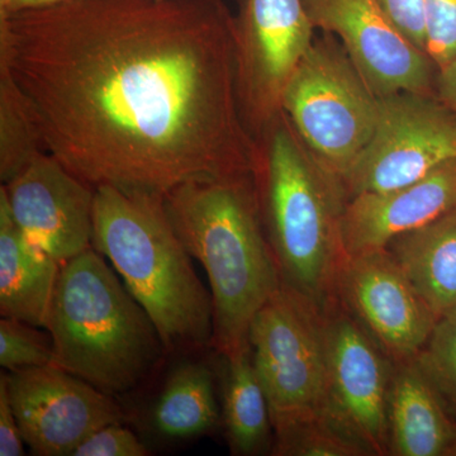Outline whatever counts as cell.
<instances>
[{
  "instance_id": "cell-1",
  "label": "cell",
  "mask_w": 456,
  "mask_h": 456,
  "mask_svg": "<svg viewBox=\"0 0 456 456\" xmlns=\"http://www.w3.org/2000/svg\"><path fill=\"white\" fill-rule=\"evenodd\" d=\"M235 32L224 0H71L0 17V64L66 169L164 200L255 174Z\"/></svg>"
},
{
  "instance_id": "cell-2",
  "label": "cell",
  "mask_w": 456,
  "mask_h": 456,
  "mask_svg": "<svg viewBox=\"0 0 456 456\" xmlns=\"http://www.w3.org/2000/svg\"><path fill=\"white\" fill-rule=\"evenodd\" d=\"M171 226L208 277L212 347L221 358L250 350L257 312L281 289L254 175L188 183L164 198Z\"/></svg>"
},
{
  "instance_id": "cell-3",
  "label": "cell",
  "mask_w": 456,
  "mask_h": 456,
  "mask_svg": "<svg viewBox=\"0 0 456 456\" xmlns=\"http://www.w3.org/2000/svg\"><path fill=\"white\" fill-rule=\"evenodd\" d=\"M261 217L281 281L325 310L345 254L341 179L305 145L281 110L256 140Z\"/></svg>"
},
{
  "instance_id": "cell-4",
  "label": "cell",
  "mask_w": 456,
  "mask_h": 456,
  "mask_svg": "<svg viewBox=\"0 0 456 456\" xmlns=\"http://www.w3.org/2000/svg\"><path fill=\"white\" fill-rule=\"evenodd\" d=\"M93 220V248L151 318L165 350L212 346V296L171 226L164 200L102 185Z\"/></svg>"
},
{
  "instance_id": "cell-5",
  "label": "cell",
  "mask_w": 456,
  "mask_h": 456,
  "mask_svg": "<svg viewBox=\"0 0 456 456\" xmlns=\"http://www.w3.org/2000/svg\"><path fill=\"white\" fill-rule=\"evenodd\" d=\"M47 331L53 365L113 397L139 386L165 350L151 318L93 246L62 264Z\"/></svg>"
},
{
  "instance_id": "cell-6",
  "label": "cell",
  "mask_w": 456,
  "mask_h": 456,
  "mask_svg": "<svg viewBox=\"0 0 456 456\" xmlns=\"http://www.w3.org/2000/svg\"><path fill=\"white\" fill-rule=\"evenodd\" d=\"M379 110L380 98L330 33L314 38L281 97L305 145L340 179L373 137Z\"/></svg>"
},
{
  "instance_id": "cell-7",
  "label": "cell",
  "mask_w": 456,
  "mask_h": 456,
  "mask_svg": "<svg viewBox=\"0 0 456 456\" xmlns=\"http://www.w3.org/2000/svg\"><path fill=\"white\" fill-rule=\"evenodd\" d=\"M248 345L274 430L327 415L322 308L281 284L254 317Z\"/></svg>"
},
{
  "instance_id": "cell-8",
  "label": "cell",
  "mask_w": 456,
  "mask_h": 456,
  "mask_svg": "<svg viewBox=\"0 0 456 456\" xmlns=\"http://www.w3.org/2000/svg\"><path fill=\"white\" fill-rule=\"evenodd\" d=\"M456 158V114L436 95L403 92L380 98L367 147L342 175L347 198L424 179Z\"/></svg>"
},
{
  "instance_id": "cell-9",
  "label": "cell",
  "mask_w": 456,
  "mask_h": 456,
  "mask_svg": "<svg viewBox=\"0 0 456 456\" xmlns=\"http://www.w3.org/2000/svg\"><path fill=\"white\" fill-rule=\"evenodd\" d=\"M303 0H242L236 17L240 112L256 141L281 112L285 86L314 41Z\"/></svg>"
},
{
  "instance_id": "cell-10",
  "label": "cell",
  "mask_w": 456,
  "mask_h": 456,
  "mask_svg": "<svg viewBox=\"0 0 456 456\" xmlns=\"http://www.w3.org/2000/svg\"><path fill=\"white\" fill-rule=\"evenodd\" d=\"M327 410L371 456L388 455L395 362L338 301L325 310Z\"/></svg>"
},
{
  "instance_id": "cell-11",
  "label": "cell",
  "mask_w": 456,
  "mask_h": 456,
  "mask_svg": "<svg viewBox=\"0 0 456 456\" xmlns=\"http://www.w3.org/2000/svg\"><path fill=\"white\" fill-rule=\"evenodd\" d=\"M314 28L334 35L379 98L436 95L437 69L395 25L378 0H303Z\"/></svg>"
},
{
  "instance_id": "cell-12",
  "label": "cell",
  "mask_w": 456,
  "mask_h": 456,
  "mask_svg": "<svg viewBox=\"0 0 456 456\" xmlns=\"http://www.w3.org/2000/svg\"><path fill=\"white\" fill-rule=\"evenodd\" d=\"M335 299L395 362L415 359L439 320L386 250L345 256Z\"/></svg>"
},
{
  "instance_id": "cell-13",
  "label": "cell",
  "mask_w": 456,
  "mask_h": 456,
  "mask_svg": "<svg viewBox=\"0 0 456 456\" xmlns=\"http://www.w3.org/2000/svg\"><path fill=\"white\" fill-rule=\"evenodd\" d=\"M9 395L33 455L71 456L92 432L122 421L113 395L56 365L7 374Z\"/></svg>"
},
{
  "instance_id": "cell-14",
  "label": "cell",
  "mask_w": 456,
  "mask_h": 456,
  "mask_svg": "<svg viewBox=\"0 0 456 456\" xmlns=\"http://www.w3.org/2000/svg\"><path fill=\"white\" fill-rule=\"evenodd\" d=\"M0 191L20 231L61 265L92 248L95 188L49 152H41Z\"/></svg>"
},
{
  "instance_id": "cell-15",
  "label": "cell",
  "mask_w": 456,
  "mask_h": 456,
  "mask_svg": "<svg viewBox=\"0 0 456 456\" xmlns=\"http://www.w3.org/2000/svg\"><path fill=\"white\" fill-rule=\"evenodd\" d=\"M456 207V158L424 179L351 198L341 217L345 256L386 250L393 240L431 224Z\"/></svg>"
},
{
  "instance_id": "cell-16",
  "label": "cell",
  "mask_w": 456,
  "mask_h": 456,
  "mask_svg": "<svg viewBox=\"0 0 456 456\" xmlns=\"http://www.w3.org/2000/svg\"><path fill=\"white\" fill-rule=\"evenodd\" d=\"M456 419L416 359L395 362L388 398V455L454 456Z\"/></svg>"
},
{
  "instance_id": "cell-17",
  "label": "cell",
  "mask_w": 456,
  "mask_h": 456,
  "mask_svg": "<svg viewBox=\"0 0 456 456\" xmlns=\"http://www.w3.org/2000/svg\"><path fill=\"white\" fill-rule=\"evenodd\" d=\"M61 264L17 226L0 191V314L47 330Z\"/></svg>"
},
{
  "instance_id": "cell-18",
  "label": "cell",
  "mask_w": 456,
  "mask_h": 456,
  "mask_svg": "<svg viewBox=\"0 0 456 456\" xmlns=\"http://www.w3.org/2000/svg\"><path fill=\"white\" fill-rule=\"evenodd\" d=\"M437 318L456 308V207L386 248Z\"/></svg>"
},
{
  "instance_id": "cell-19",
  "label": "cell",
  "mask_w": 456,
  "mask_h": 456,
  "mask_svg": "<svg viewBox=\"0 0 456 456\" xmlns=\"http://www.w3.org/2000/svg\"><path fill=\"white\" fill-rule=\"evenodd\" d=\"M222 359L221 416L231 454L272 455L274 428L251 351Z\"/></svg>"
},
{
  "instance_id": "cell-20",
  "label": "cell",
  "mask_w": 456,
  "mask_h": 456,
  "mask_svg": "<svg viewBox=\"0 0 456 456\" xmlns=\"http://www.w3.org/2000/svg\"><path fill=\"white\" fill-rule=\"evenodd\" d=\"M215 374L204 362L179 365L165 383L152 410V426L167 439L208 434L222 419L216 397Z\"/></svg>"
},
{
  "instance_id": "cell-21",
  "label": "cell",
  "mask_w": 456,
  "mask_h": 456,
  "mask_svg": "<svg viewBox=\"0 0 456 456\" xmlns=\"http://www.w3.org/2000/svg\"><path fill=\"white\" fill-rule=\"evenodd\" d=\"M45 152L25 95L0 64V180L7 184Z\"/></svg>"
},
{
  "instance_id": "cell-22",
  "label": "cell",
  "mask_w": 456,
  "mask_h": 456,
  "mask_svg": "<svg viewBox=\"0 0 456 456\" xmlns=\"http://www.w3.org/2000/svg\"><path fill=\"white\" fill-rule=\"evenodd\" d=\"M275 456H370V452L334 419L323 415L274 430Z\"/></svg>"
},
{
  "instance_id": "cell-23",
  "label": "cell",
  "mask_w": 456,
  "mask_h": 456,
  "mask_svg": "<svg viewBox=\"0 0 456 456\" xmlns=\"http://www.w3.org/2000/svg\"><path fill=\"white\" fill-rule=\"evenodd\" d=\"M415 359L456 419V308L437 320Z\"/></svg>"
},
{
  "instance_id": "cell-24",
  "label": "cell",
  "mask_w": 456,
  "mask_h": 456,
  "mask_svg": "<svg viewBox=\"0 0 456 456\" xmlns=\"http://www.w3.org/2000/svg\"><path fill=\"white\" fill-rule=\"evenodd\" d=\"M13 318L0 321V365L11 371L53 365V336Z\"/></svg>"
},
{
  "instance_id": "cell-25",
  "label": "cell",
  "mask_w": 456,
  "mask_h": 456,
  "mask_svg": "<svg viewBox=\"0 0 456 456\" xmlns=\"http://www.w3.org/2000/svg\"><path fill=\"white\" fill-rule=\"evenodd\" d=\"M428 55L437 73L456 57V0H425Z\"/></svg>"
},
{
  "instance_id": "cell-26",
  "label": "cell",
  "mask_w": 456,
  "mask_h": 456,
  "mask_svg": "<svg viewBox=\"0 0 456 456\" xmlns=\"http://www.w3.org/2000/svg\"><path fill=\"white\" fill-rule=\"evenodd\" d=\"M149 450L139 437L121 425L113 422L92 432L74 450L71 456H146Z\"/></svg>"
},
{
  "instance_id": "cell-27",
  "label": "cell",
  "mask_w": 456,
  "mask_h": 456,
  "mask_svg": "<svg viewBox=\"0 0 456 456\" xmlns=\"http://www.w3.org/2000/svg\"><path fill=\"white\" fill-rule=\"evenodd\" d=\"M378 3L408 40L428 53L425 0H378Z\"/></svg>"
},
{
  "instance_id": "cell-28",
  "label": "cell",
  "mask_w": 456,
  "mask_h": 456,
  "mask_svg": "<svg viewBox=\"0 0 456 456\" xmlns=\"http://www.w3.org/2000/svg\"><path fill=\"white\" fill-rule=\"evenodd\" d=\"M25 440L9 395L7 374H0V456L25 455Z\"/></svg>"
},
{
  "instance_id": "cell-29",
  "label": "cell",
  "mask_w": 456,
  "mask_h": 456,
  "mask_svg": "<svg viewBox=\"0 0 456 456\" xmlns=\"http://www.w3.org/2000/svg\"><path fill=\"white\" fill-rule=\"evenodd\" d=\"M436 97L456 114V57L437 73Z\"/></svg>"
},
{
  "instance_id": "cell-30",
  "label": "cell",
  "mask_w": 456,
  "mask_h": 456,
  "mask_svg": "<svg viewBox=\"0 0 456 456\" xmlns=\"http://www.w3.org/2000/svg\"><path fill=\"white\" fill-rule=\"evenodd\" d=\"M68 2L71 0H7L5 4L0 7V17L18 13V12L32 11V9L53 7Z\"/></svg>"
},
{
  "instance_id": "cell-31",
  "label": "cell",
  "mask_w": 456,
  "mask_h": 456,
  "mask_svg": "<svg viewBox=\"0 0 456 456\" xmlns=\"http://www.w3.org/2000/svg\"><path fill=\"white\" fill-rule=\"evenodd\" d=\"M5 2H7V0H0V7H2L3 4H5Z\"/></svg>"
},
{
  "instance_id": "cell-32",
  "label": "cell",
  "mask_w": 456,
  "mask_h": 456,
  "mask_svg": "<svg viewBox=\"0 0 456 456\" xmlns=\"http://www.w3.org/2000/svg\"><path fill=\"white\" fill-rule=\"evenodd\" d=\"M454 456H456V448H455V452H454Z\"/></svg>"
}]
</instances>
